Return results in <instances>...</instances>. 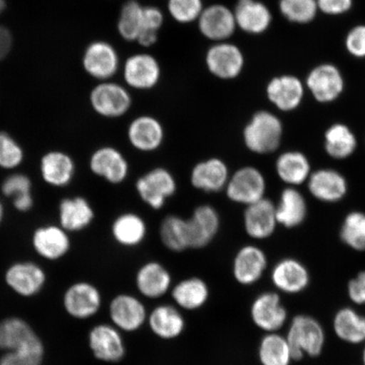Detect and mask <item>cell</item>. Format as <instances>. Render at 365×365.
<instances>
[{"label": "cell", "mask_w": 365, "mask_h": 365, "mask_svg": "<svg viewBox=\"0 0 365 365\" xmlns=\"http://www.w3.org/2000/svg\"><path fill=\"white\" fill-rule=\"evenodd\" d=\"M286 339L290 345L294 361L305 356L317 358L326 346V331L317 319L309 314H298L292 319Z\"/></svg>", "instance_id": "1"}, {"label": "cell", "mask_w": 365, "mask_h": 365, "mask_svg": "<svg viewBox=\"0 0 365 365\" xmlns=\"http://www.w3.org/2000/svg\"><path fill=\"white\" fill-rule=\"evenodd\" d=\"M282 135L284 126L280 118L267 110L254 113L243 130L246 148L259 155L276 152L282 143Z\"/></svg>", "instance_id": "2"}, {"label": "cell", "mask_w": 365, "mask_h": 365, "mask_svg": "<svg viewBox=\"0 0 365 365\" xmlns=\"http://www.w3.org/2000/svg\"><path fill=\"white\" fill-rule=\"evenodd\" d=\"M205 65L215 78L234 81L239 78L245 70V53L240 46L230 41L214 43L205 52Z\"/></svg>", "instance_id": "3"}, {"label": "cell", "mask_w": 365, "mask_h": 365, "mask_svg": "<svg viewBox=\"0 0 365 365\" xmlns=\"http://www.w3.org/2000/svg\"><path fill=\"white\" fill-rule=\"evenodd\" d=\"M90 103L99 116L118 118L125 116L130 110L133 99L125 85L106 81L96 86L91 91Z\"/></svg>", "instance_id": "4"}, {"label": "cell", "mask_w": 365, "mask_h": 365, "mask_svg": "<svg viewBox=\"0 0 365 365\" xmlns=\"http://www.w3.org/2000/svg\"><path fill=\"white\" fill-rule=\"evenodd\" d=\"M232 202L245 207L264 198L267 181L259 168L245 166L231 173L225 190Z\"/></svg>", "instance_id": "5"}, {"label": "cell", "mask_w": 365, "mask_h": 365, "mask_svg": "<svg viewBox=\"0 0 365 365\" xmlns=\"http://www.w3.org/2000/svg\"><path fill=\"white\" fill-rule=\"evenodd\" d=\"M122 74L128 88L150 91L159 84L163 72L156 57L147 52H140L131 54L125 59Z\"/></svg>", "instance_id": "6"}, {"label": "cell", "mask_w": 365, "mask_h": 365, "mask_svg": "<svg viewBox=\"0 0 365 365\" xmlns=\"http://www.w3.org/2000/svg\"><path fill=\"white\" fill-rule=\"evenodd\" d=\"M63 307L73 319L85 321L97 316L103 305V295L91 282H74L63 295Z\"/></svg>", "instance_id": "7"}, {"label": "cell", "mask_w": 365, "mask_h": 365, "mask_svg": "<svg viewBox=\"0 0 365 365\" xmlns=\"http://www.w3.org/2000/svg\"><path fill=\"white\" fill-rule=\"evenodd\" d=\"M4 280L9 289L18 296L33 298L43 290L48 276L39 264L31 261H20L7 267Z\"/></svg>", "instance_id": "8"}, {"label": "cell", "mask_w": 365, "mask_h": 365, "mask_svg": "<svg viewBox=\"0 0 365 365\" xmlns=\"http://www.w3.org/2000/svg\"><path fill=\"white\" fill-rule=\"evenodd\" d=\"M135 190L145 204L158 211L175 195L177 182L166 168H155L137 180Z\"/></svg>", "instance_id": "9"}, {"label": "cell", "mask_w": 365, "mask_h": 365, "mask_svg": "<svg viewBox=\"0 0 365 365\" xmlns=\"http://www.w3.org/2000/svg\"><path fill=\"white\" fill-rule=\"evenodd\" d=\"M88 342L93 357L103 363L117 364L125 357L124 337L111 323H99L91 327Z\"/></svg>", "instance_id": "10"}, {"label": "cell", "mask_w": 365, "mask_h": 365, "mask_svg": "<svg viewBox=\"0 0 365 365\" xmlns=\"http://www.w3.org/2000/svg\"><path fill=\"white\" fill-rule=\"evenodd\" d=\"M250 314L254 325L266 333L279 332L289 319V313L277 292H263L255 297Z\"/></svg>", "instance_id": "11"}, {"label": "cell", "mask_w": 365, "mask_h": 365, "mask_svg": "<svg viewBox=\"0 0 365 365\" xmlns=\"http://www.w3.org/2000/svg\"><path fill=\"white\" fill-rule=\"evenodd\" d=\"M196 23L200 35L212 43L230 41L238 29L232 9L219 3L205 6Z\"/></svg>", "instance_id": "12"}, {"label": "cell", "mask_w": 365, "mask_h": 365, "mask_svg": "<svg viewBox=\"0 0 365 365\" xmlns=\"http://www.w3.org/2000/svg\"><path fill=\"white\" fill-rule=\"evenodd\" d=\"M147 307L139 298L130 294L114 296L109 304L111 324L121 332L138 331L148 322Z\"/></svg>", "instance_id": "13"}, {"label": "cell", "mask_w": 365, "mask_h": 365, "mask_svg": "<svg viewBox=\"0 0 365 365\" xmlns=\"http://www.w3.org/2000/svg\"><path fill=\"white\" fill-rule=\"evenodd\" d=\"M88 165L95 176L111 185H120L129 176L130 165L124 154L110 145L95 150L90 156Z\"/></svg>", "instance_id": "14"}, {"label": "cell", "mask_w": 365, "mask_h": 365, "mask_svg": "<svg viewBox=\"0 0 365 365\" xmlns=\"http://www.w3.org/2000/svg\"><path fill=\"white\" fill-rule=\"evenodd\" d=\"M70 232L61 225H47L36 227L31 235V245L41 258L57 262L71 250Z\"/></svg>", "instance_id": "15"}, {"label": "cell", "mask_w": 365, "mask_h": 365, "mask_svg": "<svg viewBox=\"0 0 365 365\" xmlns=\"http://www.w3.org/2000/svg\"><path fill=\"white\" fill-rule=\"evenodd\" d=\"M83 66L93 78L109 81L120 68V59L115 48L105 41H95L86 48Z\"/></svg>", "instance_id": "16"}, {"label": "cell", "mask_w": 365, "mask_h": 365, "mask_svg": "<svg viewBox=\"0 0 365 365\" xmlns=\"http://www.w3.org/2000/svg\"><path fill=\"white\" fill-rule=\"evenodd\" d=\"M40 175L53 188H66L74 180L76 163L71 155L61 150H51L40 159Z\"/></svg>", "instance_id": "17"}, {"label": "cell", "mask_w": 365, "mask_h": 365, "mask_svg": "<svg viewBox=\"0 0 365 365\" xmlns=\"http://www.w3.org/2000/svg\"><path fill=\"white\" fill-rule=\"evenodd\" d=\"M188 225L190 249L207 247L216 238L220 230L221 219L216 208L211 205H200L194 210Z\"/></svg>", "instance_id": "18"}, {"label": "cell", "mask_w": 365, "mask_h": 365, "mask_svg": "<svg viewBox=\"0 0 365 365\" xmlns=\"http://www.w3.org/2000/svg\"><path fill=\"white\" fill-rule=\"evenodd\" d=\"M267 266V257L262 249L257 245H245L232 261V276L239 284L252 286L262 279Z\"/></svg>", "instance_id": "19"}, {"label": "cell", "mask_w": 365, "mask_h": 365, "mask_svg": "<svg viewBox=\"0 0 365 365\" xmlns=\"http://www.w3.org/2000/svg\"><path fill=\"white\" fill-rule=\"evenodd\" d=\"M127 137L134 149L141 153H153L162 147L165 130L156 117L141 114L130 123Z\"/></svg>", "instance_id": "20"}, {"label": "cell", "mask_w": 365, "mask_h": 365, "mask_svg": "<svg viewBox=\"0 0 365 365\" xmlns=\"http://www.w3.org/2000/svg\"><path fill=\"white\" fill-rule=\"evenodd\" d=\"M271 280L277 291L287 295H295L307 289L310 275L302 262L294 258H284L273 267Z\"/></svg>", "instance_id": "21"}, {"label": "cell", "mask_w": 365, "mask_h": 365, "mask_svg": "<svg viewBox=\"0 0 365 365\" xmlns=\"http://www.w3.org/2000/svg\"><path fill=\"white\" fill-rule=\"evenodd\" d=\"M231 173L227 163L218 158H211L196 163L190 172V184L205 193L225 190Z\"/></svg>", "instance_id": "22"}, {"label": "cell", "mask_w": 365, "mask_h": 365, "mask_svg": "<svg viewBox=\"0 0 365 365\" xmlns=\"http://www.w3.org/2000/svg\"><path fill=\"white\" fill-rule=\"evenodd\" d=\"M244 227L251 239L270 238L278 225L276 205L266 197L245 207Z\"/></svg>", "instance_id": "23"}, {"label": "cell", "mask_w": 365, "mask_h": 365, "mask_svg": "<svg viewBox=\"0 0 365 365\" xmlns=\"http://www.w3.org/2000/svg\"><path fill=\"white\" fill-rule=\"evenodd\" d=\"M307 84L317 101L322 103L334 102L344 90V77L339 68L331 63L313 68Z\"/></svg>", "instance_id": "24"}, {"label": "cell", "mask_w": 365, "mask_h": 365, "mask_svg": "<svg viewBox=\"0 0 365 365\" xmlns=\"http://www.w3.org/2000/svg\"><path fill=\"white\" fill-rule=\"evenodd\" d=\"M135 287L145 299H158L172 289L173 278L170 271L158 262H148L141 266L135 274Z\"/></svg>", "instance_id": "25"}, {"label": "cell", "mask_w": 365, "mask_h": 365, "mask_svg": "<svg viewBox=\"0 0 365 365\" xmlns=\"http://www.w3.org/2000/svg\"><path fill=\"white\" fill-rule=\"evenodd\" d=\"M232 11L237 29L246 34H263L272 25L271 11L259 0H237Z\"/></svg>", "instance_id": "26"}, {"label": "cell", "mask_w": 365, "mask_h": 365, "mask_svg": "<svg viewBox=\"0 0 365 365\" xmlns=\"http://www.w3.org/2000/svg\"><path fill=\"white\" fill-rule=\"evenodd\" d=\"M58 225L70 234L88 228L95 219V211L88 199L82 195L68 196L58 203Z\"/></svg>", "instance_id": "27"}, {"label": "cell", "mask_w": 365, "mask_h": 365, "mask_svg": "<svg viewBox=\"0 0 365 365\" xmlns=\"http://www.w3.org/2000/svg\"><path fill=\"white\" fill-rule=\"evenodd\" d=\"M147 323L155 336L166 341L177 339L186 327L181 309L170 304H159L150 310Z\"/></svg>", "instance_id": "28"}, {"label": "cell", "mask_w": 365, "mask_h": 365, "mask_svg": "<svg viewBox=\"0 0 365 365\" xmlns=\"http://www.w3.org/2000/svg\"><path fill=\"white\" fill-rule=\"evenodd\" d=\"M307 182L309 193L322 202H340L349 190L345 177L331 168H322L312 173Z\"/></svg>", "instance_id": "29"}, {"label": "cell", "mask_w": 365, "mask_h": 365, "mask_svg": "<svg viewBox=\"0 0 365 365\" xmlns=\"http://www.w3.org/2000/svg\"><path fill=\"white\" fill-rule=\"evenodd\" d=\"M266 91L269 101L282 112L298 108L304 93L302 82L289 75L274 77L268 82Z\"/></svg>", "instance_id": "30"}, {"label": "cell", "mask_w": 365, "mask_h": 365, "mask_svg": "<svg viewBox=\"0 0 365 365\" xmlns=\"http://www.w3.org/2000/svg\"><path fill=\"white\" fill-rule=\"evenodd\" d=\"M170 291L175 305L185 312L202 309L211 294L207 282L198 277L185 278L173 286Z\"/></svg>", "instance_id": "31"}, {"label": "cell", "mask_w": 365, "mask_h": 365, "mask_svg": "<svg viewBox=\"0 0 365 365\" xmlns=\"http://www.w3.org/2000/svg\"><path fill=\"white\" fill-rule=\"evenodd\" d=\"M39 339L33 327L21 317H6L0 321V349L4 353L24 348Z\"/></svg>", "instance_id": "32"}, {"label": "cell", "mask_w": 365, "mask_h": 365, "mask_svg": "<svg viewBox=\"0 0 365 365\" xmlns=\"http://www.w3.org/2000/svg\"><path fill=\"white\" fill-rule=\"evenodd\" d=\"M332 328L337 339L345 344H365V316L352 307L337 310L332 319Z\"/></svg>", "instance_id": "33"}, {"label": "cell", "mask_w": 365, "mask_h": 365, "mask_svg": "<svg viewBox=\"0 0 365 365\" xmlns=\"http://www.w3.org/2000/svg\"><path fill=\"white\" fill-rule=\"evenodd\" d=\"M111 234L116 243L123 247H136L143 243L147 237V223L138 214L123 213L114 219Z\"/></svg>", "instance_id": "34"}, {"label": "cell", "mask_w": 365, "mask_h": 365, "mask_svg": "<svg viewBox=\"0 0 365 365\" xmlns=\"http://www.w3.org/2000/svg\"><path fill=\"white\" fill-rule=\"evenodd\" d=\"M307 202L304 195L294 187H289L280 195L276 205L278 225L287 228H293L302 225L307 218Z\"/></svg>", "instance_id": "35"}, {"label": "cell", "mask_w": 365, "mask_h": 365, "mask_svg": "<svg viewBox=\"0 0 365 365\" xmlns=\"http://www.w3.org/2000/svg\"><path fill=\"white\" fill-rule=\"evenodd\" d=\"M276 171L282 181L290 186H297L308 181L312 175V167L304 153L289 150L277 158Z\"/></svg>", "instance_id": "36"}, {"label": "cell", "mask_w": 365, "mask_h": 365, "mask_svg": "<svg viewBox=\"0 0 365 365\" xmlns=\"http://www.w3.org/2000/svg\"><path fill=\"white\" fill-rule=\"evenodd\" d=\"M258 359L262 365H291L294 361L286 336L279 332L266 333L258 346Z\"/></svg>", "instance_id": "37"}, {"label": "cell", "mask_w": 365, "mask_h": 365, "mask_svg": "<svg viewBox=\"0 0 365 365\" xmlns=\"http://www.w3.org/2000/svg\"><path fill=\"white\" fill-rule=\"evenodd\" d=\"M358 141L353 130L344 124L332 125L325 133V150L329 156L337 160L348 158L357 149Z\"/></svg>", "instance_id": "38"}, {"label": "cell", "mask_w": 365, "mask_h": 365, "mask_svg": "<svg viewBox=\"0 0 365 365\" xmlns=\"http://www.w3.org/2000/svg\"><path fill=\"white\" fill-rule=\"evenodd\" d=\"M159 235L163 245L173 252L190 249L187 219L177 215L167 216L160 225Z\"/></svg>", "instance_id": "39"}, {"label": "cell", "mask_w": 365, "mask_h": 365, "mask_svg": "<svg viewBox=\"0 0 365 365\" xmlns=\"http://www.w3.org/2000/svg\"><path fill=\"white\" fill-rule=\"evenodd\" d=\"M144 6L137 0H128L121 7L117 30L128 43H136L143 31Z\"/></svg>", "instance_id": "40"}, {"label": "cell", "mask_w": 365, "mask_h": 365, "mask_svg": "<svg viewBox=\"0 0 365 365\" xmlns=\"http://www.w3.org/2000/svg\"><path fill=\"white\" fill-rule=\"evenodd\" d=\"M340 237L350 249L365 251V213L352 212L348 214L342 222Z\"/></svg>", "instance_id": "41"}, {"label": "cell", "mask_w": 365, "mask_h": 365, "mask_svg": "<svg viewBox=\"0 0 365 365\" xmlns=\"http://www.w3.org/2000/svg\"><path fill=\"white\" fill-rule=\"evenodd\" d=\"M25 158L24 148L19 141L9 132L0 130V168L16 170L24 163Z\"/></svg>", "instance_id": "42"}, {"label": "cell", "mask_w": 365, "mask_h": 365, "mask_svg": "<svg viewBox=\"0 0 365 365\" xmlns=\"http://www.w3.org/2000/svg\"><path fill=\"white\" fill-rule=\"evenodd\" d=\"M45 346L42 339L20 349L6 352L0 357V365H43Z\"/></svg>", "instance_id": "43"}, {"label": "cell", "mask_w": 365, "mask_h": 365, "mask_svg": "<svg viewBox=\"0 0 365 365\" xmlns=\"http://www.w3.org/2000/svg\"><path fill=\"white\" fill-rule=\"evenodd\" d=\"M164 21L165 16L161 9L155 6H145L143 31L136 43L143 48L153 47L158 43Z\"/></svg>", "instance_id": "44"}, {"label": "cell", "mask_w": 365, "mask_h": 365, "mask_svg": "<svg viewBox=\"0 0 365 365\" xmlns=\"http://www.w3.org/2000/svg\"><path fill=\"white\" fill-rule=\"evenodd\" d=\"M279 9L287 20L299 24H307L316 17L317 0H280Z\"/></svg>", "instance_id": "45"}, {"label": "cell", "mask_w": 365, "mask_h": 365, "mask_svg": "<svg viewBox=\"0 0 365 365\" xmlns=\"http://www.w3.org/2000/svg\"><path fill=\"white\" fill-rule=\"evenodd\" d=\"M204 0H168L167 11L180 25L196 23L204 10Z\"/></svg>", "instance_id": "46"}, {"label": "cell", "mask_w": 365, "mask_h": 365, "mask_svg": "<svg viewBox=\"0 0 365 365\" xmlns=\"http://www.w3.org/2000/svg\"><path fill=\"white\" fill-rule=\"evenodd\" d=\"M33 181L23 173H12L2 182L0 190L3 195L11 200L23 195L33 193Z\"/></svg>", "instance_id": "47"}, {"label": "cell", "mask_w": 365, "mask_h": 365, "mask_svg": "<svg viewBox=\"0 0 365 365\" xmlns=\"http://www.w3.org/2000/svg\"><path fill=\"white\" fill-rule=\"evenodd\" d=\"M346 48L356 58L365 57V26L354 27L346 36Z\"/></svg>", "instance_id": "48"}, {"label": "cell", "mask_w": 365, "mask_h": 365, "mask_svg": "<svg viewBox=\"0 0 365 365\" xmlns=\"http://www.w3.org/2000/svg\"><path fill=\"white\" fill-rule=\"evenodd\" d=\"M346 293L351 302L365 305V270L359 272L349 282Z\"/></svg>", "instance_id": "49"}, {"label": "cell", "mask_w": 365, "mask_h": 365, "mask_svg": "<svg viewBox=\"0 0 365 365\" xmlns=\"http://www.w3.org/2000/svg\"><path fill=\"white\" fill-rule=\"evenodd\" d=\"M318 9L327 15H341L349 11L353 0H317Z\"/></svg>", "instance_id": "50"}, {"label": "cell", "mask_w": 365, "mask_h": 365, "mask_svg": "<svg viewBox=\"0 0 365 365\" xmlns=\"http://www.w3.org/2000/svg\"><path fill=\"white\" fill-rule=\"evenodd\" d=\"M12 202L16 211L21 213L29 212L34 207L33 193L17 196V197L12 199Z\"/></svg>", "instance_id": "51"}, {"label": "cell", "mask_w": 365, "mask_h": 365, "mask_svg": "<svg viewBox=\"0 0 365 365\" xmlns=\"http://www.w3.org/2000/svg\"><path fill=\"white\" fill-rule=\"evenodd\" d=\"M12 38L6 27L0 26V61L7 56L11 48Z\"/></svg>", "instance_id": "52"}, {"label": "cell", "mask_w": 365, "mask_h": 365, "mask_svg": "<svg viewBox=\"0 0 365 365\" xmlns=\"http://www.w3.org/2000/svg\"><path fill=\"white\" fill-rule=\"evenodd\" d=\"M4 205L1 202V200H0V225H1V223L4 221Z\"/></svg>", "instance_id": "53"}, {"label": "cell", "mask_w": 365, "mask_h": 365, "mask_svg": "<svg viewBox=\"0 0 365 365\" xmlns=\"http://www.w3.org/2000/svg\"><path fill=\"white\" fill-rule=\"evenodd\" d=\"M4 8H6V2H4V0H0V13H1Z\"/></svg>", "instance_id": "54"}, {"label": "cell", "mask_w": 365, "mask_h": 365, "mask_svg": "<svg viewBox=\"0 0 365 365\" xmlns=\"http://www.w3.org/2000/svg\"><path fill=\"white\" fill-rule=\"evenodd\" d=\"M362 364L365 365V345L364 346L363 351H362Z\"/></svg>", "instance_id": "55"}]
</instances>
